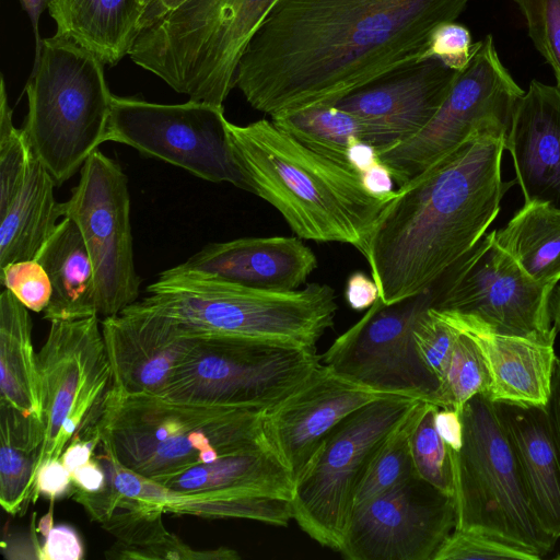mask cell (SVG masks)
I'll return each mask as SVG.
<instances>
[{"mask_svg": "<svg viewBox=\"0 0 560 560\" xmlns=\"http://www.w3.org/2000/svg\"><path fill=\"white\" fill-rule=\"evenodd\" d=\"M469 0H278L235 86L270 117L341 98L421 61L432 32Z\"/></svg>", "mask_w": 560, "mask_h": 560, "instance_id": "1", "label": "cell"}, {"mask_svg": "<svg viewBox=\"0 0 560 560\" xmlns=\"http://www.w3.org/2000/svg\"><path fill=\"white\" fill-rule=\"evenodd\" d=\"M505 138L478 132L398 187L364 258L386 305L431 289L485 235L514 182H503Z\"/></svg>", "mask_w": 560, "mask_h": 560, "instance_id": "2", "label": "cell"}, {"mask_svg": "<svg viewBox=\"0 0 560 560\" xmlns=\"http://www.w3.org/2000/svg\"><path fill=\"white\" fill-rule=\"evenodd\" d=\"M228 129L253 194L284 218L298 237L338 242L366 255L377 221L396 196L369 194L351 167L308 149L271 120Z\"/></svg>", "mask_w": 560, "mask_h": 560, "instance_id": "3", "label": "cell"}, {"mask_svg": "<svg viewBox=\"0 0 560 560\" xmlns=\"http://www.w3.org/2000/svg\"><path fill=\"white\" fill-rule=\"evenodd\" d=\"M264 411L127 394L113 385L98 422L100 445L125 467L160 482L267 444Z\"/></svg>", "mask_w": 560, "mask_h": 560, "instance_id": "4", "label": "cell"}, {"mask_svg": "<svg viewBox=\"0 0 560 560\" xmlns=\"http://www.w3.org/2000/svg\"><path fill=\"white\" fill-rule=\"evenodd\" d=\"M136 302L172 320L191 338H244L316 347L334 324L338 305L331 287L301 290L248 288L172 267Z\"/></svg>", "mask_w": 560, "mask_h": 560, "instance_id": "5", "label": "cell"}, {"mask_svg": "<svg viewBox=\"0 0 560 560\" xmlns=\"http://www.w3.org/2000/svg\"><path fill=\"white\" fill-rule=\"evenodd\" d=\"M278 0H185L142 30L129 57L189 100L223 106L241 57Z\"/></svg>", "mask_w": 560, "mask_h": 560, "instance_id": "6", "label": "cell"}, {"mask_svg": "<svg viewBox=\"0 0 560 560\" xmlns=\"http://www.w3.org/2000/svg\"><path fill=\"white\" fill-rule=\"evenodd\" d=\"M104 66L67 37L42 39L25 88L28 110L22 130L57 187L106 141L114 95Z\"/></svg>", "mask_w": 560, "mask_h": 560, "instance_id": "7", "label": "cell"}, {"mask_svg": "<svg viewBox=\"0 0 560 560\" xmlns=\"http://www.w3.org/2000/svg\"><path fill=\"white\" fill-rule=\"evenodd\" d=\"M462 446L451 451L454 472L456 525L548 555L557 539L538 522L512 442L495 402L485 394L471 397L460 412Z\"/></svg>", "mask_w": 560, "mask_h": 560, "instance_id": "8", "label": "cell"}, {"mask_svg": "<svg viewBox=\"0 0 560 560\" xmlns=\"http://www.w3.org/2000/svg\"><path fill=\"white\" fill-rule=\"evenodd\" d=\"M322 364L316 347L244 338H196L159 396L266 410Z\"/></svg>", "mask_w": 560, "mask_h": 560, "instance_id": "9", "label": "cell"}, {"mask_svg": "<svg viewBox=\"0 0 560 560\" xmlns=\"http://www.w3.org/2000/svg\"><path fill=\"white\" fill-rule=\"evenodd\" d=\"M419 399L389 395L346 417L294 482L292 520L319 545L340 552L361 477L385 436Z\"/></svg>", "mask_w": 560, "mask_h": 560, "instance_id": "10", "label": "cell"}, {"mask_svg": "<svg viewBox=\"0 0 560 560\" xmlns=\"http://www.w3.org/2000/svg\"><path fill=\"white\" fill-rule=\"evenodd\" d=\"M432 307L452 322L492 334L553 345L550 300L556 285L532 279L497 243L495 230L433 285Z\"/></svg>", "mask_w": 560, "mask_h": 560, "instance_id": "11", "label": "cell"}, {"mask_svg": "<svg viewBox=\"0 0 560 560\" xmlns=\"http://www.w3.org/2000/svg\"><path fill=\"white\" fill-rule=\"evenodd\" d=\"M524 91L501 62L491 35L472 46L467 66L433 118L416 135L377 150L402 186L478 132L508 138Z\"/></svg>", "mask_w": 560, "mask_h": 560, "instance_id": "12", "label": "cell"}, {"mask_svg": "<svg viewBox=\"0 0 560 560\" xmlns=\"http://www.w3.org/2000/svg\"><path fill=\"white\" fill-rule=\"evenodd\" d=\"M228 122L223 106L202 101L159 104L114 95L106 141L129 145L201 179L253 192Z\"/></svg>", "mask_w": 560, "mask_h": 560, "instance_id": "13", "label": "cell"}, {"mask_svg": "<svg viewBox=\"0 0 560 560\" xmlns=\"http://www.w3.org/2000/svg\"><path fill=\"white\" fill-rule=\"evenodd\" d=\"M49 323L46 340L37 352L46 431L34 481L38 468L60 458L78 431L100 421L113 386L98 315Z\"/></svg>", "mask_w": 560, "mask_h": 560, "instance_id": "14", "label": "cell"}, {"mask_svg": "<svg viewBox=\"0 0 560 560\" xmlns=\"http://www.w3.org/2000/svg\"><path fill=\"white\" fill-rule=\"evenodd\" d=\"M434 300V287L389 305L378 298L320 355L322 364L374 392L440 407L439 381L419 355L412 335L416 320Z\"/></svg>", "mask_w": 560, "mask_h": 560, "instance_id": "15", "label": "cell"}, {"mask_svg": "<svg viewBox=\"0 0 560 560\" xmlns=\"http://www.w3.org/2000/svg\"><path fill=\"white\" fill-rule=\"evenodd\" d=\"M78 225L91 257L97 314H120L137 302L141 279L133 259L128 178L120 165L96 150L80 170L79 183L61 203Z\"/></svg>", "mask_w": 560, "mask_h": 560, "instance_id": "16", "label": "cell"}, {"mask_svg": "<svg viewBox=\"0 0 560 560\" xmlns=\"http://www.w3.org/2000/svg\"><path fill=\"white\" fill-rule=\"evenodd\" d=\"M455 525L454 497L415 475L354 506L340 553L348 560H433Z\"/></svg>", "mask_w": 560, "mask_h": 560, "instance_id": "17", "label": "cell"}, {"mask_svg": "<svg viewBox=\"0 0 560 560\" xmlns=\"http://www.w3.org/2000/svg\"><path fill=\"white\" fill-rule=\"evenodd\" d=\"M386 396L320 364L300 387L264 411V438L295 482L337 424Z\"/></svg>", "mask_w": 560, "mask_h": 560, "instance_id": "18", "label": "cell"}, {"mask_svg": "<svg viewBox=\"0 0 560 560\" xmlns=\"http://www.w3.org/2000/svg\"><path fill=\"white\" fill-rule=\"evenodd\" d=\"M458 71L430 58L341 98L336 106L358 116L365 141L381 150L419 132L448 95Z\"/></svg>", "mask_w": 560, "mask_h": 560, "instance_id": "19", "label": "cell"}, {"mask_svg": "<svg viewBox=\"0 0 560 560\" xmlns=\"http://www.w3.org/2000/svg\"><path fill=\"white\" fill-rule=\"evenodd\" d=\"M159 483L167 489L165 513L205 518L223 501L258 497L291 500L294 490L291 472L268 444L192 466Z\"/></svg>", "mask_w": 560, "mask_h": 560, "instance_id": "20", "label": "cell"}, {"mask_svg": "<svg viewBox=\"0 0 560 560\" xmlns=\"http://www.w3.org/2000/svg\"><path fill=\"white\" fill-rule=\"evenodd\" d=\"M113 385L127 394L160 395L196 338L136 303L101 322Z\"/></svg>", "mask_w": 560, "mask_h": 560, "instance_id": "21", "label": "cell"}, {"mask_svg": "<svg viewBox=\"0 0 560 560\" xmlns=\"http://www.w3.org/2000/svg\"><path fill=\"white\" fill-rule=\"evenodd\" d=\"M0 421L14 445L39 453L46 431L37 353L28 310L8 289L0 295Z\"/></svg>", "mask_w": 560, "mask_h": 560, "instance_id": "22", "label": "cell"}, {"mask_svg": "<svg viewBox=\"0 0 560 560\" xmlns=\"http://www.w3.org/2000/svg\"><path fill=\"white\" fill-rule=\"evenodd\" d=\"M177 266L248 288L293 291L316 269L317 258L300 237H244L210 243Z\"/></svg>", "mask_w": 560, "mask_h": 560, "instance_id": "23", "label": "cell"}, {"mask_svg": "<svg viewBox=\"0 0 560 560\" xmlns=\"http://www.w3.org/2000/svg\"><path fill=\"white\" fill-rule=\"evenodd\" d=\"M525 202L560 210V89L537 80L521 97L505 140Z\"/></svg>", "mask_w": 560, "mask_h": 560, "instance_id": "24", "label": "cell"}, {"mask_svg": "<svg viewBox=\"0 0 560 560\" xmlns=\"http://www.w3.org/2000/svg\"><path fill=\"white\" fill-rule=\"evenodd\" d=\"M512 442L534 513L560 538V458L544 406L495 402Z\"/></svg>", "mask_w": 560, "mask_h": 560, "instance_id": "25", "label": "cell"}, {"mask_svg": "<svg viewBox=\"0 0 560 560\" xmlns=\"http://www.w3.org/2000/svg\"><path fill=\"white\" fill-rule=\"evenodd\" d=\"M448 320L469 334L479 346L490 375L488 397L492 401L546 405L557 357L553 345L492 334Z\"/></svg>", "mask_w": 560, "mask_h": 560, "instance_id": "26", "label": "cell"}, {"mask_svg": "<svg viewBox=\"0 0 560 560\" xmlns=\"http://www.w3.org/2000/svg\"><path fill=\"white\" fill-rule=\"evenodd\" d=\"M48 11L56 35L113 67L129 56L140 34L144 0H51Z\"/></svg>", "mask_w": 560, "mask_h": 560, "instance_id": "27", "label": "cell"}, {"mask_svg": "<svg viewBox=\"0 0 560 560\" xmlns=\"http://www.w3.org/2000/svg\"><path fill=\"white\" fill-rule=\"evenodd\" d=\"M34 259L46 270L52 288L44 311L46 320L98 315L93 264L72 219L63 217Z\"/></svg>", "mask_w": 560, "mask_h": 560, "instance_id": "28", "label": "cell"}, {"mask_svg": "<svg viewBox=\"0 0 560 560\" xmlns=\"http://www.w3.org/2000/svg\"><path fill=\"white\" fill-rule=\"evenodd\" d=\"M51 175L33 155L24 182L10 203L0 209V267L34 259L63 217L55 199Z\"/></svg>", "mask_w": 560, "mask_h": 560, "instance_id": "29", "label": "cell"}, {"mask_svg": "<svg viewBox=\"0 0 560 560\" xmlns=\"http://www.w3.org/2000/svg\"><path fill=\"white\" fill-rule=\"evenodd\" d=\"M495 241L535 281L556 285L560 280V210L525 202L495 231Z\"/></svg>", "mask_w": 560, "mask_h": 560, "instance_id": "30", "label": "cell"}, {"mask_svg": "<svg viewBox=\"0 0 560 560\" xmlns=\"http://www.w3.org/2000/svg\"><path fill=\"white\" fill-rule=\"evenodd\" d=\"M271 121L308 149L347 166L350 140L366 139L363 121L335 104L282 113L272 116Z\"/></svg>", "mask_w": 560, "mask_h": 560, "instance_id": "31", "label": "cell"}, {"mask_svg": "<svg viewBox=\"0 0 560 560\" xmlns=\"http://www.w3.org/2000/svg\"><path fill=\"white\" fill-rule=\"evenodd\" d=\"M428 404L417 400L382 441L357 487L354 506L402 485L416 475L410 438Z\"/></svg>", "mask_w": 560, "mask_h": 560, "instance_id": "32", "label": "cell"}, {"mask_svg": "<svg viewBox=\"0 0 560 560\" xmlns=\"http://www.w3.org/2000/svg\"><path fill=\"white\" fill-rule=\"evenodd\" d=\"M489 386L490 375L479 346L459 329L440 387V408L460 413L475 395L488 396Z\"/></svg>", "mask_w": 560, "mask_h": 560, "instance_id": "33", "label": "cell"}, {"mask_svg": "<svg viewBox=\"0 0 560 560\" xmlns=\"http://www.w3.org/2000/svg\"><path fill=\"white\" fill-rule=\"evenodd\" d=\"M439 406L429 402L410 438L416 475L441 492L454 497L451 450L439 434L434 417Z\"/></svg>", "mask_w": 560, "mask_h": 560, "instance_id": "34", "label": "cell"}, {"mask_svg": "<svg viewBox=\"0 0 560 560\" xmlns=\"http://www.w3.org/2000/svg\"><path fill=\"white\" fill-rule=\"evenodd\" d=\"M34 153L21 129L12 121L7 85L0 77V209L5 208L21 188Z\"/></svg>", "mask_w": 560, "mask_h": 560, "instance_id": "35", "label": "cell"}, {"mask_svg": "<svg viewBox=\"0 0 560 560\" xmlns=\"http://www.w3.org/2000/svg\"><path fill=\"white\" fill-rule=\"evenodd\" d=\"M0 503L12 515L33 501L35 465L38 453L27 452L12 442L8 424L0 421Z\"/></svg>", "mask_w": 560, "mask_h": 560, "instance_id": "36", "label": "cell"}, {"mask_svg": "<svg viewBox=\"0 0 560 560\" xmlns=\"http://www.w3.org/2000/svg\"><path fill=\"white\" fill-rule=\"evenodd\" d=\"M458 332L459 329L432 306L415 323L412 335L417 351L438 378L440 387Z\"/></svg>", "mask_w": 560, "mask_h": 560, "instance_id": "37", "label": "cell"}, {"mask_svg": "<svg viewBox=\"0 0 560 560\" xmlns=\"http://www.w3.org/2000/svg\"><path fill=\"white\" fill-rule=\"evenodd\" d=\"M514 1L525 19L534 46L552 68L560 89V0Z\"/></svg>", "mask_w": 560, "mask_h": 560, "instance_id": "38", "label": "cell"}, {"mask_svg": "<svg viewBox=\"0 0 560 560\" xmlns=\"http://www.w3.org/2000/svg\"><path fill=\"white\" fill-rule=\"evenodd\" d=\"M516 559L538 560L537 555L489 536L454 529L442 544L433 560Z\"/></svg>", "mask_w": 560, "mask_h": 560, "instance_id": "39", "label": "cell"}, {"mask_svg": "<svg viewBox=\"0 0 560 560\" xmlns=\"http://www.w3.org/2000/svg\"><path fill=\"white\" fill-rule=\"evenodd\" d=\"M1 282L30 311L44 312L50 302L51 282L36 259L14 261L1 267Z\"/></svg>", "mask_w": 560, "mask_h": 560, "instance_id": "40", "label": "cell"}, {"mask_svg": "<svg viewBox=\"0 0 560 560\" xmlns=\"http://www.w3.org/2000/svg\"><path fill=\"white\" fill-rule=\"evenodd\" d=\"M471 35L455 21L439 25L431 34L422 60L436 58L455 71L463 70L472 54Z\"/></svg>", "mask_w": 560, "mask_h": 560, "instance_id": "41", "label": "cell"}, {"mask_svg": "<svg viewBox=\"0 0 560 560\" xmlns=\"http://www.w3.org/2000/svg\"><path fill=\"white\" fill-rule=\"evenodd\" d=\"M84 549L78 533L70 526H54L37 552L40 560H80Z\"/></svg>", "mask_w": 560, "mask_h": 560, "instance_id": "42", "label": "cell"}, {"mask_svg": "<svg viewBox=\"0 0 560 560\" xmlns=\"http://www.w3.org/2000/svg\"><path fill=\"white\" fill-rule=\"evenodd\" d=\"M72 486L71 472L60 458L45 462L35 475L33 487V502L39 494L55 500L65 493H69Z\"/></svg>", "mask_w": 560, "mask_h": 560, "instance_id": "43", "label": "cell"}, {"mask_svg": "<svg viewBox=\"0 0 560 560\" xmlns=\"http://www.w3.org/2000/svg\"><path fill=\"white\" fill-rule=\"evenodd\" d=\"M345 298L352 310L363 311L376 302L378 289L373 278L362 271H354L347 279Z\"/></svg>", "mask_w": 560, "mask_h": 560, "instance_id": "44", "label": "cell"}, {"mask_svg": "<svg viewBox=\"0 0 560 560\" xmlns=\"http://www.w3.org/2000/svg\"><path fill=\"white\" fill-rule=\"evenodd\" d=\"M435 428L450 447L451 451L457 452L462 446L463 424L460 413L453 409L438 408L434 417Z\"/></svg>", "mask_w": 560, "mask_h": 560, "instance_id": "45", "label": "cell"}, {"mask_svg": "<svg viewBox=\"0 0 560 560\" xmlns=\"http://www.w3.org/2000/svg\"><path fill=\"white\" fill-rule=\"evenodd\" d=\"M364 189L376 197H389L395 195L393 189L394 178L388 167L378 161L373 166L360 174Z\"/></svg>", "mask_w": 560, "mask_h": 560, "instance_id": "46", "label": "cell"}, {"mask_svg": "<svg viewBox=\"0 0 560 560\" xmlns=\"http://www.w3.org/2000/svg\"><path fill=\"white\" fill-rule=\"evenodd\" d=\"M71 478L73 487L86 492L101 491L106 483L105 470L95 456L74 469Z\"/></svg>", "mask_w": 560, "mask_h": 560, "instance_id": "47", "label": "cell"}, {"mask_svg": "<svg viewBox=\"0 0 560 560\" xmlns=\"http://www.w3.org/2000/svg\"><path fill=\"white\" fill-rule=\"evenodd\" d=\"M560 458V357H556L548 400L544 406Z\"/></svg>", "mask_w": 560, "mask_h": 560, "instance_id": "48", "label": "cell"}, {"mask_svg": "<svg viewBox=\"0 0 560 560\" xmlns=\"http://www.w3.org/2000/svg\"><path fill=\"white\" fill-rule=\"evenodd\" d=\"M380 161L377 150L371 143L353 138L350 140L347 162L359 175Z\"/></svg>", "mask_w": 560, "mask_h": 560, "instance_id": "49", "label": "cell"}, {"mask_svg": "<svg viewBox=\"0 0 560 560\" xmlns=\"http://www.w3.org/2000/svg\"><path fill=\"white\" fill-rule=\"evenodd\" d=\"M183 1L185 0H144V12L140 24L141 31L174 10Z\"/></svg>", "mask_w": 560, "mask_h": 560, "instance_id": "50", "label": "cell"}, {"mask_svg": "<svg viewBox=\"0 0 560 560\" xmlns=\"http://www.w3.org/2000/svg\"><path fill=\"white\" fill-rule=\"evenodd\" d=\"M51 0H20L23 10L28 14L35 36V59L39 56L42 39L38 23L42 13L48 9Z\"/></svg>", "mask_w": 560, "mask_h": 560, "instance_id": "51", "label": "cell"}, {"mask_svg": "<svg viewBox=\"0 0 560 560\" xmlns=\"http://www.w3.org/2000/svg\"><path fill=\"white\" fill-rule=\"evenodd\" d=\"M550 314L553 325L560 331V284L555 287L550 300Z\"/></svg>", "mask_w": 560, "mask_h": 560, "instance_id": "52", "label": "cell"}, {"mask_svg": "<svg viewBox=\"0 0 560 560\" xmlns=\"http://www.w3.org/2000/svg\"><path fill=\"white\" fill-rule=\"evenodd\" d=\"M52 503L54 500H51L50 509L47 512V514L39 521L38 524V530L40 534L46 537L47 534L50 532V529L54 527V520H52Z\"/></svg>", "mask_w": 560, "mask_h": 560, "instance_id": "53", "label": "cell"}]
</instances>
